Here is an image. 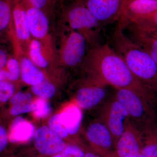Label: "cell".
Instances as JSON below:
<instances>
[{
    "label": "cell",
    "instance_id": "29",
    "mask_svg": "<svg viewBox=\"0 0 157 157\" xmlns=\"http://www.w3.org/2000/svg\"><path fill=\"white\" fill-rule=\"evenodd\" d=\"M62 152L63 157H84L85 155L83 151L74 145L66 146Z\"/></svg>",
    "mask_w": 157,
    "mask_h": 157
},
{
    "label": "cell",
    "instance_id": "32",
    "mask_svg": "<svg viewBox=\"0 0 157 157\" xmlns=\"http://www.w3.org/2000/svg\"><path fill=\"white\" fill-rule=\"evenodd\" d=\"M8 141V137L6 130L0 125V153L6 148Z\"/></svg>",
    "mask_w": 157,
    "mask_h": 157
},
{
    "label": "cell",
    "instance_id": "9",
    "mask_svg": "<svg viewBox=\"0 0 157 157\" xmlns=\"http://www.w3.org/2000/svg\"><path fill=\"white\" fill-rule=\"evenodd\" d=\"M87 140L94 152L102 157H113L114 151L112 135L105 124L100 120L90 125L86 131Z\"/></svg>",
    "mask_w": 157,
    "mask_h": 157
},
{
    "label": "cell",
    "instance_id": "20",
    "mask_svg": "<svg viewBox=\"0 0 157 157\" xmlns=\"http://www.w3.org/2000/svg\"><path fill=\"white\" fill-rule=\"evenodd\" d=\"M146 134L140 154L144 157H157V134L153 132Z\"/></svg>",
    "mask_w": 157,
    "mask_h": 157
},
{
    "label": "cell",
    "instance_id": "8",
    "mask_svg": "<svg viewBox=\"0 0 157 157\" xmlns=\"http://www.w3.org/2000/svg\"><path fill=\"white\" fill-rule=\"evenodd\" d=\"M86 43L81 34L71 30L65 38L60 52L63 63L69 67H76L81 63L85 59Z\"/></svg>",
    "mask_w": 157,
    "mask_h": 157
},
{
    "label": "cell",
    "instance_id": "23",
    "mask_svg": "<svg viewBox=\"0 0 157 157\" xmlns=\"http://www.w3.org/2000/svg\"><path fill=\"white\" fill-rule=\"evenodd\" d=\"M32 90L35 94L44 99L52 98L56 92L54 86L45 80L38 84L32 86Z\"/></svg>",
    "mask_w": 157,
    "mask_h": 157
},
{
    "label": "cell",
    "instance_id": "39",
    "mask_svg": "<svg viewBox=\"0 0 157 157\" xmlns=\"http://www.w3.org/2000/svg\"><path fill=\"white\" fill-rule=\"evenodd\" d=\"M62 1H64V0H62Z\"/></svg>",
    "mask_w": 157,
    "mask_h": 157
},
{
    "label": "cell",
    "instance_id": "28",
    "mask_svg": "<svg viewBox=\"0 0 157 157\" xmlns=\"http://www.w3.org/2000/svg\"><path fill=\"white\" fill-rule=\"evenodd\" d=\"M7 66L9 70V79L12 81L17 80L20 73V67L17 60L14 58L10 59L7 62Z\"/></svg>",
    "mask_w": 157,
    "mask_h": 157
},
{
    "label": "cell",
    "instance_id": "4",
    "mask_svg": "<svg viewBox=\"0 0 157 157\" xmlns=\"http://www.w3.org/2000/svg\"><path fill=\"white\" fill-rule=\"evenodd\" d=\"M114 97L127 110L129 118L144 132H152L155 119L153 104L137 93L128 89L117 90Z\"/></svg>",
    "mask_w": 157,
    "mask_h": 157
},
{
    "label": "cell",
    "instance_id": "15",
    "mask_svg": "<svg viewBox=\"0 0 157 157\" xmlns=\"http://www.w3.org/2000/svg\"><path fill=\"white\" fill-rule=\"evenodd\" d=\"M12 17L16 36L20 41L27 44L28 47L31 36L25 5L23 0H12Z\"/></svg>",
    "mask_w": 157,
    "mask_h": 157
},
{
    "label": "cell",
    "instance_id": "38",
    "mask_svg": "<svg viewBox=\"0 0 157 157\" xmlns=\"http://www.w3.org/2000/svg\"><path fill=\"white\" fill-rule=\"evenodd\" d=\"M113 157H115V156H114V155L113 156ZM144 157L143 156V155H142L141 154H140L139 155H138L137 156V157Z\"/></svg>",
    "mask_w": 157,
    "mask_h": 157
},
{
    "label": "cell",
    "instance_id": "1",
    "mask_svg": "<svg viewBox=\"0 0 157 157\" xmlns=\"http://www.w3.org/2000/svg\"><path fill=\"white\" fill-rule=\"evenodd\" d=\"M85 59L90 76L117 90H131L154 103V93L135 77L123 59L109 44L91 47Z\"/></svg>",
    "mask_w": 157,
    "mask_h": 157
},
{
    "label": "cell",
    "instance_id": "36",
    "mask_svg": "<svg viewBox=\"0 0 157 157\" xmlns=\"http://www.w3.org/2000/svg\"><path fill=\"white\" fill-rule=\"evenodd\" d=\"M151 34L153 36L157 38V30L155 31V32H153L151 33H149Z\"/></svg>",
    "mask_w": 157,
    "mask_h": 157
},
{
    "label": "cell",
    "instance_id": "6",
    "mask_svg": "<svg viewBox=\"0 0 157 157\" xmlns=\"http://www.w3.org/2000/svg\"><path fill=\"white\" fill-rule=\"evenodd\" d=\"M128 117L127 110L114 96L102 108L100 120L111 133L114 148L118 139L124 132L125 123Z\"/></svg>",
    "mask_w": 157,
    "mask_h": 157
},
{
    "label": "cell",
    "instance_id": "13",
    "mask_svg": "<svg viewBox=\"0 0 157 157\" xmlns=\"http://www.w3.org/2000/svg\"><path fill=\"white\" fill-rule=\"evenodd\" d=\"M31 36L42 42L48 36L49 25L45 11L25 2Z\"/></svg>",
    "mask_w": 157,
    "mask_h": 157
},
{
    "label": "cell",
    "instance_id": "34",
    "mask_svg": "<svg viewBox=\"0 0 157 157\" xmlns=\"http://www.w3.org/2000/svg\"><path fill=\"white\" fill-rule=\"evenodd\" d=\"M7 78H9L8 71L5 70H0V81H5Z\"/></svg>",
    "mask_w": 157,
    "mask_h": 157
},
{
    "label": "cell",
    "instance_id": "10",
    "mask_svg": "<svg viewBox=\"0 0 157 157\" xmlns=\"http://www.w3.org/2000/svg\"><path fill=\"white\" fill-rule=\"evenodd\" d=\"M107 85L99 78L90 76L86 84L77 91L76 101L78 107L84 109L96 107L105 98Z\"/></svg>",
    "mask_w": 157,
    "mask_h": 157
},
{
    "label": "cell",
    "instance_id": "11",
    "mask_svg": "<svg viewBox=\"0 0 157 157\" xmlns=\"http://www.w3.org/2000/svg\"><path fill=\"white\" fill-rule=\"evenodd\" d=\"M34 144L39 153L45 155L58 154L66 146L62 138L47 126L37 129L35 133Z\"/></svg>",
    "mask_w": 157,
    "mask_h": 157
},
{
    "label": "cell",
    "instance_id": "25",
    "mask_svg": "<svg viewBox=\"0 0 157 157\" xmlns=\"http://www.w3.org/2000/svg\"><path fill=\"white\" fill-rule=\"evenodd\" d=\"M48 125L49 128L61 138H65L69 135L59 120V114H55L51 117Z\"/></svg>",
    "mask_w": 157,
    "mask_h": 157
},
{
    "label": "cell",
    "instance_id": "22",
    "mask_svg": "<svg viewBox=\"0 0 157 157\" xmlns=\"http://www.w3.org/2000/svg\"><path fill=\"white\" fill-rule=\"evenodd\" d=\"M11 0H0V31L5 29L12 17Z\"/></svg>",
    "mask_w": 157,
    "mask_h": 157
},
{
    "label": "cell",
    "instance_id": "24",
    "mask_svg": "<svg viewBox=\"0 0 157 157\" xmlns=\"http://www.w3.org/2000/svg\"><path fill=\"white\" fill-rule=\"evenodd\" d=\"M34 115L38 118L46 117L51 111L50 104L45 99L39 98L34 103Z\"/></svg>",
    "mask_w": 157,
    "mask_h": 157
},
{
    "label": "cell",
    "instance_id": "19",
    "mask_svg": "<svg viewBox=\"0 0 157 157\" xmlns=\"http://www.w3.org/2000/svg\"><path fill=\"white\" fill-rule=\"evenodd\" d=\"M44 45L39 40L34 39L31 40L28 47L29 58L39 68L47 67L49 64Z\"/></svg>",
    "mask_w": 157,
    "mask_h": 157
},
{
    "label": "cell",
    "instance_id": "30",
    "mask_svg": "<svg viewBox=\"0 0 157 157\" xmlns=\"http://www.w3.org/2000/svg\"><path fill=\"white\" fill-rule=\"evenodd\" d=\"M25 2L27 3L32 7L42 9L44 11L48 9L52 2V0H23Z\"/></svg>",
    "mask_w": 157,
    "mask_h": 157
},
{
    "label": "cell",
    "instance_id": "31",
    "mask_svg": "<svg viewBox=\"0 0 157 157\" xmlns=\"http://www.w3.org/2000/svg\"><path fill=\"white\" fill-rule=\"evenodd\" d=\"M33 96L29 93L18 92L11 98L10 101L14 105L25 100H32Z\"/></svg>",
    "mask_w": 157,
    "mask_h": 157
},
{
    "label": "cell",
    "instance_id": "21",
    "mask_svg": "<svg viewBox=\"0 0 157 157\" xmlns=\"http://www.w3.org/2000/svg\"><path fill=\"white\" fill-rule=\"evenodd\" d=\"M132 24L148 33L157 30V10Z\"/></svg>",
    "mask_w": 157,
    "mask_h": 157
},
{
    "label": "cell",
    "instance_id": "14",
    "mask_svg": "<svg viewBox=\"0 0 157 157\" xmlns=\"http://www.w3.org/2000/svg\"><path fill=\"white\" fill-rule=\"evenodd\" d=\"M124 29L128 30V36L157 64V38L139 29L132 24H126L124 21Z\"/></svg>",
    "mask_w": 157,
    "mask_h": 157
},
{
    "label": "cell",
    "instance_id": "33",
    "mask_svg": "<svg viewBox=\"0 0 157 157\" xmlns=\"http://www.w3.org/2000/svg\"><path fill=\"white\" fill-rule=\"evenodd\" d=\"M7 63V55L5 52L0 50V70L4 67Z\"/></svg>",
    "mask_w": 157,
    "mask_h": 157
},
{
    "label": "cell",
    "instance_id": "7",
    "mask_svg": "<svg viewBox=\"0 0 157 157\" xmlns=\"http://www.w3.org/2000/svg\"><path fill=\"white\" fill-rule=\"evenodd\" d=\"M98 19L101 25L117 22L127 0H80Z\"/></svg>",
    "mask_w": 157,
    "mask_h": 157
},
{
    "label": "cell",
    "instance_id": "18",
    "mask_svg": "<svg viewBox=\"0 0 157 157\" xmlns=\"http://www.w3.org/2000/svg\"><path fill=\"white\" fill-rule=\"evenodd\" d=\"M19 64L21 78L27 84L35 85L45 80L44 73L29 57L21 58Z\"/></svg>",
    "mask_w": 157,
    "mask_h": 157
},
{
    "label": "cell",
    "instance_id": "37",
    "mask_svg": "<svg viewBox=\"0 0 157 157\" xmlns=\"http://www.w3.org/2000/svg\"><path fill=\"white\" fill-rule=\"evenodd\" d=\"M52 157H63V156H62V154H58L56 155H55L54 156Z\"/></svg>",
    "mask_w": 157,
    "mask_h": 157
},
{
    "label": "cell",
    "instance_id": "16",
    "mask_svg": "<svg viewBox=\"0 0 157 157\" xmlns=\"http://www.w3.org/2000/svg\"><path fill=\"white\" fill-rule=\"evenodd\" d=\"M82 113L79 107L72 105L59 114V120L68 134L75 135L78 133L82 120Z\"/></svg>",
    "mask_w": 157,
    "mask_h": 157
},
{
    "label": "cell",
    "instance_id": "3",
    "mask_svg": "<svg viewBox=\"0 0 157 157\" xmlns=\"http://www.w3.org/2000/svg\"><path fill=\"white\" fill-rule=\"evenodd\" d=\"M70 1L64 14L71 30L81 34L91 47L101 44V24L80 0Z\"/></svg>",
    "mask_w": 157,
    "mask_h": 157
},
{
    "label": "cell",
    "instance_id": "35",
    "mask_svg": "<svg viewBox=\"0 0 157 157\" xmlns=\"http://www.w3.org/2000/svg\"><path fill=\"white\" fill-rule=\"evenodd\" d=\"M84 157H102L100 155L97 154L95 152H88L86 153L85 154Z\"/></svg>",
    "mask_w": 157,
    "mask_h": 157
},
{
    "label": "cell",
    "instance_id": "26",
    "mask_svg": "<svg viewBox=\"0 0 157 157\" xmlns=\"http://www.w3.org/2000/svg\"><path fill=\"white\" fill-rule=\"evenodd\" d=\"M34 103L32 100H25L14 104L11 107V113L12 115H18L24 113L33 111Z\"/></svg>",
    "mask_w": 157,
    "mask_h": 157
},
{
    "label": "cell",
    "instance_id": "2",
    "mask_svg": "<svg viewBox=\"0 0 157 157\" xmlns=\"http://www.w3.org/2000/svg\"><path fill=\"white\" fill-rule=\"evenodd\" d=\"M111 43V47L123 59L135 77L157 94V64L125 35L121 18L117 22Z\"/></svg>",
    "mask_w": 157,
    "mask_h": 157
},
{
    "label": "cell",
    "instance_id": "27",
    "mask_svg": "<svg viewBox=\"0 0 157 157\" xmlns=\"http://www.w3.org/2000/svg\"><path fill=\"white\" fill-rule=\"evenodd\" d=\"M14 92V86L5 81H0V102H6Z\"/></svg>",
    "mask_w": 157,
    "mask_h": 157
},
{
    "label": "cell",
    "instance_id": "5",
    "mask_svg": "<svg viewBox=\"0 0 157 157\" xmlns=\"http://www.w3.org/2000/svg\"><path fill=\"white\" fill-rule=\"evenodd\" d=\"M144 135L140 129L129 118L125 123L124 129L114 146L115 157H136L143 145Z\"/></svg>",
    "mask_w": 157,
    "mask_h": 157
},
{
    "label": "cell",
    "instance_id": "12",
    "mask_svg": "<svg viewBox=\"0 0 157 157\" xmlns=\"http://www.w3.org/2000/svg\"><path fill=\"white\" fill-rule=\"evenodd\" d=\"M157 10V0H127L121 17L127 24H133Z\"/></svg>",
    "mask_w": 157,
    "mask_h": 157
},
{
    "label": "cell",
    "instance_id": "17",
    "mask_svg": "<svg viewBox=\"0 0 157 157\" xmlns=\"http://www.w3.org/2000/svg\"><path fill=\"white\" fill-rule=\"evenodd\" d=\"M34 128L21 117L14 119L10 127L9 139L11 143L26 141L33 135Z\"/></svg>",
    "mask_w": 157,
    "mask_h": 157
}]
</instances>
